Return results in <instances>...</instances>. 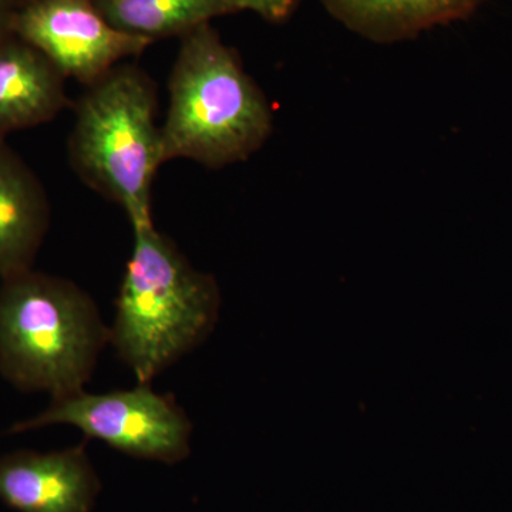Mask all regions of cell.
I'll return each instance as SVG.
<instances>
[{"label": "cell", "mask_w": 512, "mask_h": 512, "mask_svg": "<svg viewBox=\"0 0 512 512\" xmlns=\"http://www.w3.org/2000/svg\"><path fill=\"white\" fill-rule=\"evenodd\" d=\"M133 231L110 343L138 383H150L208 339L221 293L154 224Z\"/></svg>", "instance_id": "obj_1"}, {"label": "cell", "mask_w": 512, "mask_h": 512, "mask_svg": "<svg viewBox=\"0 0 512 512\" xmlns=\"http://www.w3.org/2000/svg\"><path fill=\"white\" fill-rule=\"evenodd\" d=\"M110 343L92 296L69 279L33 269L2 279L0 375L52 399L84 390Z\"/></svg>", "instance_id": "obj_2"}, {"label": "cell", "mask_w": 512, "mask_h": 512, "mask_svg": "<svg viewBox=\"0 0 512 512\" xmlns=\"http://www.w3.org/2000/svg\"><path fill=\"white\" fill-rule=\"evenodd\" d=\"M161 127L163 160L187 158L211 168L247 160L272 131L264 93L212 28L183 36L171 72Z\"/></svg>", "instance_id": "obj_3"}, {"label": "cell", "mask_w": 512, "mask_h": 512, "mask_svg": "<svg viewBox=\"0 0 512 512\" xmlns=\"http://www.w3.org/2000/svg\"><path fill=\"white\" fill-rule=\"evenodd\" d=\"M156 107L150 77L119 64L80 99L69 141L77 174L120 205L133 228L154 224L151 188L164 163Z\"/></svg>", "instance_id": "obj_4"}, {"label": "cell", "mask_w": 512, "mask_h": 512, "mask_svg": "<svg viewBox=\"0 0 512 512\" xmlns=\"http://www.w3.org/2000/svg\"><path fill=\"white\" fill-rule=\"evenodd\" d=\"M66 424L87 439L141 460L180 463L190 456L192 423L170 396L156 393L150 383L128 390L87 393L86 390L52 399L43 412L18 421L10 434Z\"/></svg>", "instance_id": "obj_5"}, {"label": "cell", "mask_w": 512, "mask_h": 512, "mask_svg": "<svg viewBox=\"0 0 512 512\" xmlns=\"http://www.w3.org/2000/svg\"><path fill=\"white\" fill-rule=\"evenodd\" d=\"M12 28L64 79L87 86L153 43L113 28L94 0H32L13 18Z\"/></svg>", "instance_id": "obj_6"}, {"label": "cell", "mask_w": 512, "mask_h": 512, "mask_svg": "<svg viewBox=\"0 0 512 512\" xmlns=\"http://www.w3.org/2000/svg\"><path fill=\"white\" fill-rule=\"evenodd\" d=\"M100 490L84 446L0 458V501L18 512H92Z\"/></svg>", "instance_id": "obj_7"}, {"label": "cell", "mask_w": 512, "mask_h": 512, "mask_svg": "<svg viewBox=\"0 0 512 512\" xmlns=\"http://www.w3.org/2000/svg\"><path fill=\"white\" fill-rule=\"evenodd\" d=\"M49 222L42 184L0 138V278L33 269Z\"/></svg>", "instance_id": "obj_8"}, {"label": "cell", "mask_w": 512, "mask_h": 512, "mask_svg": "<svg viewBox=\"0 0 512 512\" xmlns=\"http://www.w3.org/2000/svg\"><path fill=\"white\" fill-rule=\"evenodd\" d=\"M64 77L35 47L0 43V136L55 119L66 106Z\"/></svg>", "instance_id": "obj_9"}, {"label": "cell", "mask_w": 512, "mask_h": 512, "mask_svg": "<svg viewBox=\"0 0 512 512\" xmlns=\"http://www.w3.org/2000/svg\"><path fill=\"white\" fill-rule=\"evenodd\" d=\"M353 32L376 40L410 39L434 26L467 18L481 0H322Z\"/></svg>", "instance_id": "obj_10"}, {"label": "cell", "mask_w": 512, "mask_h": 512, "mask_svg": "<svg viewBox=\"0 0 512 512\" xmlns=\"http://www.w3.org/2000/svg\"><path fill=\"white\" fill-rule=\"evenodd\" d=\"M113 28L154 42L185 36L212 19L238 12L229 0H94Z\"/></svg>", "instance_id": "obj_11"}, {"label": "cell", "mask_w": 512, "mask_h": 512, "mask_svg": "<svg viewBox=\"0 0 512 512\" xmlns=\"http://www.w3.org/2000/svg\"><path fill=\"white\" fill-rule=\"evenodd\" d=\"M237 10H251L268 22H284L295 12L299 0H229Z\"/></svg>", "instance_id": "obj_12"}, {"label": "cell", "mask_w": 512, "mask_h": 512, "mask_svg": "<svg viewBox=\"0 0 512 512\" xmlns=\"http://www.w3.org/2000/svg\"><path fill=\"white\" fill-rule=\"evenodd\" d=\"M5 22H6L5 3H3V0H0V33H2L3 26H5Z\"/></svg>", "instance_id": "obj_13"}]
</instances>
